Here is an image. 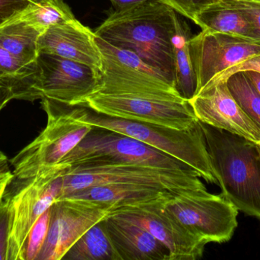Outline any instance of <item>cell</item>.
Wrapping results in <instances>:
<instances>
[{"label": "cell", "instance_id": "ffe728a7", "mask_svg": "<svg viewBox=\"0 0 260 260\" xmlns=\"http://www.w3.org/2000/svg\"><path fill=\"white\" fill-rule=\"evenodd\" d=\"M192 37L189 24L177 15L175 32L173 37L174 85L179 95L187 101L195 96L197 90V76L192 66L189 47Z\"/></svg>", "mask_w": 260, "mask_h": 260}, {"label": "cell", "instance_id": "52a82bcc", "mask_svg": "<svg viewBox=\"0 0 260 260\" xmlns=\"http://www.w3.org/2000/svg\"><path fill=\"white\" fill-rule=\"evenodd\" d=\"M64 174H50L26 180L13 178L4 197L9 217L6 260H25L29 234L40 217L60 196Z\"/></svg>", "mask_w": 260, "mask_h": 260}, {"label": "cell", "instance_id": "ba28073f", "mask_svg": "<svg viewBox=\"0 0 260 260\" xmlns=\"http://www.w3.org/2000/svg\"><path fill=\"white\" fill-rule=\"evenodd\" d=\"M79 105L112 117L180 131L192 128L198 122L189 101L174 95L96 93Z\"/></svg>", "mask_w": 260, "mask_h": 260}, {"label": "cell", "instance_id": "74e56055", "mask_svg": "<svg viewBox=\"0 0 260 260\" xmlns=\"http://www.w3.org/2000/svg\"><path fill=\"white\" fill-rule=\"evenodd\" d=\"M253 1L259 2V3H260V0H253Z\"/></svg>", "mask_w": 260, "mask_h": 260}, {"label": "cell", "instance_id": "7402d4cb", "mask_svg": "<svg viewBox=\"0 0 260 260\" xmlns=\"http://www.w3.org/2000/svg\"><path fill=\"white\" fill-rule=\"evenodd\" d=\"M38 74L36 62L24 64L0 47V82L13 89L17 99L30 102L38 99L35 93Z\"/></svg>", "mask_w": 260, "mask_h": 260}, {"label": "cell", "instance_id": "3957f363", "mask_svg": "<svg viewBox=\"0 0 260 260\" xmlns=\"http://www.w3.org/2000/svg\"><path fill=\"white\" fill-rule=\"evenodd\" d=\"M69 114L77 122L105 128L140 140L186 163L208 183L218 185L212 170L204 133L200 121L187 130L126 120L97 112L85 105H67Z\"/></svg>", "mask_w": 260, "mask_h": 260}, {"label": "cell", "instance_id": "d6a6232c", "mask_svg": "<svg viewBox=\"0 0 260 260\" xmlns=\"http://www.w3.org/2000/svg\"><path fill=\"white\" fill-rule=\"evenodd\" d=\"M12 99H17L16 93L13 89L0 82V112Z\"/></svg>", "mask_w": 260, "mask_h": 260}, {"label": "cell", "instance_id": "9a60e30c", "mask_svg": "<svg viewBox=\"0 0 260 260\" xmlns=\"http://www.w3.org/2000/svg\"><path fill=\"white\" fill-rule=\"evenodd\" d=\"M202 123L260 143V129L235 100L226 81L208 83L189 100Z\"/></svg>", "mask_w": 260, "mask_h": 260}, {"label": "cell", "instance_id": "9c48e42d", "mask_svg": "<svg viewBox=\"0 0 260 260\" xmlns=\"http://www.w3.org/2000/svg\"><path fill=\"white\" fill-rule=\"evenodd\" d=\"M164 207L192 233L209 243L229 242L238 226V209L223 195L206 190L174 194Z\"/></svg>", "mask_w": 260, "mask_h": 260}, {"label": "cell", "instance_id": "e575fe53", "mask_svg": "<svg viewBox=\"0 0 260 260\" xmlns=\"http://www.w3.org/2000/svg\"><path fill=\"white\" fill-rule=\"evenodd\" d=\"M247 73L248 77L251 79L252 82L254 84L255 86L260 93V73L256 71H244Z\"/></svg>", "mask_w": 260, "mask_h": 260}, {"label": "cell", "instance_id": "d4e9b609", "mask_svg": "<svg viewBox=\"0 0 260 260\" xmlns=\"http://www.w3.org/2000/svg\"><path fill=\"white\" fill-rule=\"evenodd\" d=\"M225 81L235 100L260 129V93L251 79L246 72L241 71L231 75Z\"/></svg>", "mask_w": 260, "mask_h": 260}, {"label": "cell", "instance_id": "7c38bea8", "mask_svg": "<svg viewBox=\"0 0 260 260\" xmlns=\"http://www.w3.org/2000/svg\"><path fill=\"white\" fill-rule=\"evenodd\" d=\"M36 63L38 99L46 98L64 105H79L99 85V71L85 64L44 52L38 53Z\"/></svg>", "mask_w": 260, "mask_h": 260}, {"label": "cell", "instance_id": "44dd1931", "mask_svg": "<svg viewBox=\"0 0 260 260\" xmlns=\"http://www.w3.org/2000/svg\"><path fill=\"white\" fill-rule=\"evenodd\" d=\"M44 32L19 16L0 27V47L26 64H35L38 57V42Z\"/></svg>", "mask_w": 260, "mask_h": 260}, {"label": "cell", "instance_id": "e0dca14e", "mask_svg": "<svg viewBox=\"0 0 260 260\" xmlns=\"http://www.w3.org/2000/svg\"><path fill=\"white\" fill-rule=\"evenodd\" d=\"M105 222L122 260H170L168 249L143 227L112 215Z\"/></svg>", "mask_w": 260, "mask_h": 260}, {"label": "cell", "instance_id": "d590c367", "mask_svg": "<svg viewBox=\"0 0 260 260\" xmlns=\"http://www.w3.org/2000/svg\"><path fill=\"white\" fill-rule=\"evenodd\" d=\"M6 186H7V185H6V186H3L0 187V201H1L2 199H3V195H4L5 191H6Z\"/></svg>", "mask_w": 260, "mask_h": 260}, {"label": "cell", "instance_id": "8992f818", "mask_svg": "<svg viewBox=\"0 0 260 260\" xmlns=\"http://www.w3.org/2000/svg\"><path fill=\"white\" fill-rule=\"evenodd\" d=\"M97 163H125L168 170H193L175 157L140 140L97 127H92L85 138L58 165V169L67 171L76 165Z\"/></svg>", "mask_w": 260, "mask_h": 260}, {"label": "cell", "instance_id": "6da1fadb", "mask_svg": "<svg viewBox=\"0 0 260 260\" xmlns=\"http://www.w3.org/2000/svg\"><path fill=\"white\" fill-rule=\"evenodd\" d=\"M177 13L160 0L117 9L94 31L110 44L130 50L174 85L173 37Z\"/></svg>", "mask_w": 260, "mask_h": 260}, {"label": "cell", "instance_id": "4dcf8cb0", "mask_svg": "<svg viewBox=\"0 0 260 260\" xmlns=\"http://www.w3.org/2000/svg\"><path fill=\"white\" fill-rule=\"evenodd\" d=\"M8 233H9V217L7 204L4 197L0 201V260L7 258Z\"/></svg>", "mask_w": 260, "mask_h": 260}, {"label": "cell", "instance_id": "83f0119b", "mask_svg": "<svg viewBox=\"0 0 260 260\" xmlns=\"http://www.w3.org/2000/svg\"><path fill=\"white\" fill-rule=\"evenodd\" d=\"M229 2L244 14L256 38L260 41V3L253 0H229Z\"/></svg>", "mask_w": 260, "mask_h": 260}, {"label": "cell", "instance_id": "836d02e7", "mask_svg": "<svg viewBox=\"0 0 260 260\" xmlns=\"http://www.w3.org/2000/svg\"><path fill=\"white\" fill-rule=\"evenodd\" d=\"M112 4L117 8V9H123L137 3L142 2L149 1V0H110Z\"/></svg>", "mask_w": 260, "mask_h": 260}, {"label": "cell", "instance_id": "5bb4252c", "mask_svg": "<svg viewBox=\"0 0 260 260\" xmlns=\"http://www.w3.org/2000/svg\"><path fill=\"white\" fill-rule=\"evenodd\" d=\"M189 47L197 76V93L220 73L260 55V41L209 30L192 36Z\"/></svg>", "mask_w": 260, "mask_h": 260}, {"label": "cell", "instance_id": "d6986e66", "mask_svg": "<svg viewBox=\"0 0 260 260\" xmlns=\"http://www.w3.org/2000/svg\"><path fill=\"white\" fill-rule=\"evenodd\" d=\"M194 22L202 30L229 34L258 41L244 14L229 0H218L199 12Z\"/></svg>", "mask_w": 260, "mask_h": 260}, {"label": "cell", "instance_id": "ac0fdd59", "mask_svg": "<svg viewBox=\"0 0 260 260\" xmlns=\"http://www.w3.org/2000/svg\"><path fill=\"white\" fill-rule=\"evenodd\" d=\"M174 194L177 193L154 186L114 184L85 188L60 197L57 200L77 199L94 201L111 206L114 211L125 206L168 198Z\"/></svg>", "mask_w": 260, "mask_h": 260}, {"label": "cell", "instance_id": "4316f807", "mask_svg": "<svg viewBox=\"0 0 260 260\" xmlns=\"http://www.w3.org/2000/svg\"><path fill=\"white\" fill-rule=\"evenodd\" d=\"M177 13L194 21L199 12L218 0H160Z\"/></svg>", "mask_w": 260, "mask_h": 260}, {"label": "cell", "instance_id": "484cf974", "mask_svg": "<svg viewBox=\"0 0 260 260\" xmlns=\"http://www.w3.org/2000/svg\"><path fill=\"white\" fill-rule=\"evenodd\" d=\"M50 221V208L46 211L32 227L25 246V260H37L44 246Z\"/></svg>", "mask_w": 260, "mask_h": 260}, {"label": "cell", "instance_id": "7a4b0ae2", "mask_svg": "<svg viewBox=\"0 0 260 260\" xmlns=\"http://www.w3.org/2000/svg\"><path fill=\"white\" fill-rule=\"evenodd\" d=\"M200 124L221 193L238 211L260 221V152L257 143Z\"/></svg>", "mask_w": 260, "mask_h": 260}, {"label": "cell", "instance_id": "277c9868", "mask_svg": "<svg viewBox=\"0 0 260 260\" xmlns=\"http://www.w3.org/2000/svg\"><path fill=\"white\" fill-rule=\"evenodd\" d=\"M47 125L41 134L10 160L13 178L26 180L50 174H65L58 165L75 149L92 127L75 120L64 104L43 98Z\"/></svg>", "mask_w": 260, "mask_h": 260}, {"label": "cell", "instance_id": "1f68e13d", "mask_svg": "<svg viewBox=\"0 0 260 260\" xmlns=\"http://www.w3.org/2000/svg\"><path fill=\"white\" fill-rule=\"evenodd\" d=\"M13 177L7 157L0 151V187L9 184Z\"/></svg>", "mask_w": 260, "mask_h": 260}, {"label": "cell", "instance_id": "4fadbf2b", "mask_svg": "<svg viewBox=\"0 0 260 260\" xmlns=\"http://www.w3.org/2000/svg\"><path fill=\"white\" fill-rule=\"evenodd\" d=\"M113 211L111 206L94 201L56 200L50 207L47 238L37 260L62 259L88 229Z\"/></svg>", "mask_w": 260, "mask_h": 260}, {"label": "cell", "instance_id": "8fae6325", "mask_svg": "<svg viewBox=\"0 0 260 260\" xmlns=\"http://www.w3.org/2000/svg\"><path fill=\"white\" fill-rule=\"evenodd\" d=\"M168 198L119 208L110 215L137 224L149 232L168 249L170 260L200 259L208 243L165 209L163 201Z\"/></svg>", "mask_w": 260, "mask_h": 260}, {"label": "cell", "instance_id": "30bf717a", "mask_svg": "<svg viewBox=\"0 0 260 260\" xmlns=\"http://www.w3.org/2000/svg\"><path fill=\"white\" fill-rule=\"evenodd\" d=\"M102 53L99 85L94 93H146L179 96L176 89L157 70L130 50L96 36Z\"/></svg>", "mask_w": 260, "mask_h": 260}, {"label": "cell", "instance_id": "cb8c5ba5", "mask_svg": "<svg viewBox=\"0 0 260 260\" xmlns=\"http://www.w3.org/2000/svg\"><path fill=\"white\" fill-rule=\"evenodd\" d=\"M21 16L44 32L76 18L63 0H34Z\"/></svg>", "mask_w": 260, "mask_h": 260}, {"label": "cell", "instance_id": "f1b7e54d", "mask_svg": "<svg viewBox=\"0 0 260 260\" xmlns=\"http://www.w3.org/2000/svg\"><path fill=\"white\" fill-rule=\"evenodd\" d=\"M34 0H0V27L21 16Z\"/></svg>", "mask_w": 260, "mask_h": 260}, {"label": "cell", "instance_id": "8d00e7d4", "mask_svg": "<svg viewBox=\"0 0 260 260\" xmlns=\"http://www.w3.org/2000/svg\"><path fill=\"white\" fill-rule=\"evenodd\" d=\"M258 148H259V152H260V143H258Z\"/></svg>", "mask_w": 260, "mask_h": 260}, {"label": "cell", "instance_id": "f546056e", "mask_svg": "<svg viewBox=\"0 0 260 260\" xmlns=\"http://www.w3.org/2000/svg\"><path fill=\"white\" fill-rule=\"evenodd\" d=\"M241 71H256L260 73V55L249 58V59L243 61L242 63H240V64L228 69L225 71L222 72L218 76H215L209 82L225 81L231 75Z\"/></svg>", "mask_w": 260, "mask_h": 260}, {"label": "cell", "instance_id": "5b68a950", "mask_svg": "<svg viewBox=\"0 0 260 260\" xmlns=\"http://www.w3.org/2000/svg\"><path fill=\"white\" fill-rule=\"evenodd\" d=\"M114 184L154 186L174 193L207 189L198 172L194 170H168L125 163H97L68 168L63 176V186L59 198L85 188Z\"/></svg>", "mask_w": 260, "mask_h": 260}, {"label": "cell", "instance_id": "603a6c76", "mask_svg": "<svg viewBox=\"0 0 260 260\" xmlns=\"http://www.w3.org/2000/svg\"><path fill=\"white\" fill-rule=\"evenodd\" d=\"M62 259L122 260L107 230L105 219L88 229Z\"/></svg>", "mask_w": 260, "mask_h": 260}, {"label": "cell", "instance_id": "2e32d148", "mask_svg": "<svg viewBox=\"0 0 260 260\" xmlns=\"http://www.w3.org/2000/svg\"><path fill=\"white\" fill-rule=\"evenodd\" d=\"M38 52L52 53L85 64L100 71L102 57L95 35L77 19L53 26L38 39Z\"/></svg>", "mask_w": 260, "mask_h": 260}]
</instances>
